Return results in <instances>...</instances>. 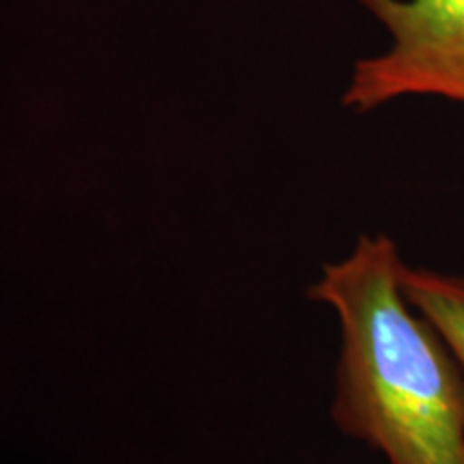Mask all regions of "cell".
Instances as JSON below:
<instances>
[{
  "label": "cell",
  "instance_id": "cell-1",
  "mask_svg": "<svg viewBox=\"0 0 464 464\" xmlns=\"http://www.w3.org/2000/svg\"><path fill=\"white\" fill-rule=\"evenodd\" d=\"M385 235L323 266L310 299L340 323L332 415L390 464H464V381L437 329L406 299Z\"/></svg>",
  "mask_w": 464,
  "mask_h": 464
},
{
  "label": "cell",
  "instance_id": "cell-2",
  "mask_svg": "<svg viewBox=\"0 0 464 464\" xmlns=\"http://www.w3.org/2000/svg\"><path fill=\"white\" fill-rule=\"evenodd\" d=\"M392 34V48L359 61L342 97L368 112L402 97L464 106V0H362Z\"/></svg>",
  "mask_w": 464,
  "mask_h": 464
},
{
  "label": "cell",
  "instance_id": "cell-3",
  "mask_svg": "<svg viewBox=\"0 0 464 464\" xmlns=\"http://www.w3.org/2000/svg\"><path fill=\"white\" fill-rule=\"evenodd\" d=\"M402 290L448 344L464 381V276L404 265Z\"/></svg>",
  "mask_w": 464,
  "mask_h": 464
}]
</instances>
